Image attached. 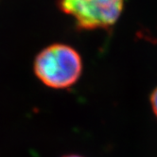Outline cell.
<instances>
[{"instance_id": "cell-3", "label": "cell", "mask_w": 157, "mask_h": 157, "mask_svg": "<svg viewBox=\"0 0 157 157\" xmlns=\"http://www.w3.org/2000/svg\"><path fill=\"white\" fill-rule=\"evenodd\" d=\"M151 107L153 110V113L155 114L156 117H157V88H155L153 92L151 93Z\"/></svg>"}, {"instance_id": "cell-1", "label": "cell", "mask_w": 157, "mask_h": 157, "mask_svg": "<svg viewBox=\"0 0 157 157\" xmlns=\"http://www.w3.org/2000/svg\"><path fill=\"white\" fill-rule=\"evenodd\" d=\"M82 71L78 52L70 46L53 44L44 48L35 58L34 73L48 87L65 89L77 82Z\"/></svg>"}, {"instance_id": "cell-2", "label": "cell", "mask_w": 157, "mask_h": 157, "mask_svg": "<svg viewBox=\"0 0 157 157\" xmlns=\"http://www.w3.org/2000/svg\"><path fill=\"white\" fill-rule=\"evenodd\" d=\"M125 0H58L62 12L82 30L106 29L120 17Z\"/></svg>"}, {"instance_id": "cell-4", "label": "cell", "mask_w": 157, "mask_h": 157, "mask_svg": "<svg viewBox=\"0 0 157 157\" xmlns=\"http://www.w3.org/2000/svg\"><path fill=\"white\" fill-rule=\"evenodd\" d=\"M63 157H82V156L76 155V154H71V155H66V156H63Z\"/></svg>"}]
</instances>
